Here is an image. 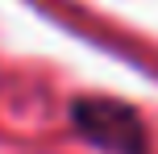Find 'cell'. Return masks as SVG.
I'll list each match as a JSON object with an SVG mask.
<instances>
[{"label":"cell","mask_w":158,"mask_h":154,"mask_svg":"<svg viewBox=\"0 0 158 154\" xmlns=\"http://www.w3.org/2000/svg\"><path fill=\"white\" fill-rule=\"evenodd\" d=\"M75 129L83 133L92 146L108 150V154H146V125L137 117V108H129L125 100H104V96H87L75 100L71 108Z\"/></svg>","instance_id":"obj_1"}]
</instances>
